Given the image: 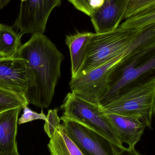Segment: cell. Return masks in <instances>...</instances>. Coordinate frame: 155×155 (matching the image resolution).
<instances>
[{"instance_id": "obj_10", "label": "cell", "mask_w": 155, "mask_h": 155, "mask_svg": "<svg viewBox=\"0 0 155 155\" xmlns=\"http://www.w3.org/2000/svg\"><path fill=\"white\" fill-rule=\"evenodd\" d=\"M26 86L24 60L17 56L0 60V87L24 95Z\"/></svg>"}, {"instance_id": "obj_2", "label": "cell", "mask_w": 155, "mask_h": 155, "mask_svg": "<svg viewBox=\"0 0 155 155\" xmlns=\"http://www.w3.org/2000/svg\"><path fill=\"white\" fill-rule=\"evenodd\" d=\"M155 69V39L141 45L124 58L110 74L100 104L153 77Z\"/></svg>"}, {"instance_id": "obj_14", "label": "cell", "mask_w": 155, "mask_h": 155, "mask_svg": "<svg viewBox=\"0 0 155 155\" xmlns=\"http://www.w3.org/2000/svg\"><path fill=\"white\" fill-rule=\"evenodd\" d=\"M47 146L50 155H85L67 135L62 124L50 138Z\"/></svg>"}, {"instance_id": "obj_23", "label": "cell", "mask_w": 155, "mask_h": 155, "mask_svg": "<svg viewBox=\"0 0 155 155\" xmlns=\"http://www.w3.org/2000/svg\"><path fill=\"white\" fill-rule=\"evenodd\" d=\"M12 0H0V9H2L4 6H6Z\"/></svg>"}, {"instance_id": "obj_17", "label": "cell", "mask_w": 155, "mask_h": 155, "mask_svg": "<svg viewBox=\"0 0 155 155\" xmlns=\"http://www.w3.org/2000/svg\"><path fill=\"white\" fill-rule=\"evenodd\" d=\"M23 94L8 91L0 87V114L12 108L28 105Z\"/></svg>"}, {"instance_id": "obj_1", "label": "cell", "mask_w": 155, "mask_h": 155, "mask_svg": "<svg viewBox=\"0 0 155 155\" xmlns=\"http://www.w3.org/2000/svg\"><path fill=\"white\" fill-rule=\"evenodd\" d=\"M16 56L25 62L27 86L24 96L28 104L48 108L61 76L63 54L44 34H38L21 45Z\"/></svg>"}, {"instance_id": "obj_20", "label": "cell", "mask_w": 155, "mask_h": 155, "mask_svg": "<svg viewBox=\"0 0 155 155\" xmlns=\"http://www.w3.org/2000/svg\"><path fill=\"white\" fill-rule=\"evenodd\" d=\"M23 114L19 119H18V124L19 125L32 122L36 120H43L45 121L46 115L42 111L41 113H37L33 111L27 106L23 108Z\"/></svg>"}, {"instance_id": "obj_3", "label": "cell", "mask_w": 155, "mask_h": 155, "mask_svg": "<svg viewBox=\"0 0 155 155\" xmlns=\"http://www.w3.org/2000/svg\"><path fill=\"white\" fill-rule=\"evenodd\" d=\"M155 24L146 27L135 43L128 50L86 74L71 78L69 83L71 92L90 103L100 105L107 89L108 78L114 68L136 47L155 40Z\"/></svg>"}, {"instance_id": "obj_15", "label": "cell", "mask_w": 155, "mask_h": 155, "mask_svg": "<svg viewBox=\"0 0 155 155\" xmlns=\"http://www.w3.org/2000/svg\"><path fill=\"white\" fill-rule=\"evenodd\" d=\"M22 36L15 32L12 27L0 24V60L16 56L22 45Z\"/></svg>"}, {"instance_id": "obj_5", "label": "cell", "mask_w": 155, "mask_h": 155, "mask_svg": "<svg viewBox=\"0 0 155 155\" xmlns=\"http://www.w3.org/2000/svg\"><path fill=\"white\" fill-rule=\"evenodd\" d=\"M102 106L112 113L136 118L152 128L155 112V76L134 86Z\"/></svg>"}, {"instance_id": "obj_18", "label": "cell", "mask_w": 155, "mask_h": 155, "mask_svg": "<svg viewBox=\"0 0 155 155\" xmlns=\"http://www.w3.org/2000/svg\"><path fill=\"white\" fill-rule=\"evenodd\" d=\"M155 6V0H129L123 20Z\"/></svg>"}, {"instance_id": "obj_21", "label": "cell", "mask_w": 155, "mask_h": 155, "mask_svg": "<svg viewBox=\"0 0 155 155\" xmlns=\"http://www.w3.org/2000/svg\"><path fill=\"white\" fill-rule=\"evenodd\" d=\"M75 8L91 17L93 14L89 5V0H68Z\"/></svg>"}, {"instance_id": "obj_19", "label": "cell", "mask_w": 155, "mask_h": 155, "mask_svg": "<svg viewBox=\"0 0 155 155\" xmlns=\"http://www.w3.org/2000/svg\"><path fill=\"white\" fill-rule=\"evenodd\" d=\"M61 120L57 109H50L48 111L45 121L44 129L49 138H51L53 136L56 129L61 126Z\"/></svg>"}, {"instance_id": "obj_11", "label": "cell", "mask_w": 155, "mask_h": 155, "mask_svg": "<svg viewBox=\"0 0 155 155\" xmlns=\"http://www.w3.org/2000/svg\"><path fill=\"white\" fill-rule=\"evenodd\" d=\"M99 107L115 128L121 142L128 145L129 148H135L146 126L136 118L109 112L101 104Z\"/></svg>"}, {"instance_id": "obj_12", "label": "cell", "mask_w": 155, "mask_h": 155, "mask_svg": "<svg viewBox=\"0 0 155 155\" xmlns=\"http://www.w3.org/2000/svg\"><path fill=\"white\" fill-rule=\"evenodd\" d=\"M23 107L0 114V155H18L16 141L19 115Z\"/></svg>"}, {"instance_id": "obj_13", "label": "cell", "mask_w": 155, "mask_h": 155, "mask_svg": "<svg viewBox=\"0 0 155 155\" xmlns=\"http://www.w3.org/2000/svg\"><path fill=\"white\" fill-rule=\"evenodd\" d=\"M90 32H77L66 35V44L70 51L71 60V78L77 76L83 67L86 57V48L93 35Z\"/></svg>"}, {"instance_id": "obj_8", "label": "cell", "mask_w": 155, "mask_h": 155, "mask_svg": "<svg viewBox=\"0 0 155 155\" xmlns=\"http://www.w3.org/2000/svg\"><path fill=\"white\" fill-rule=\"evenodd\" d=\"M62 0H21L20 12L13 27L22 35L44 34L49 16Z\"/></svg>"}, {"instance_id": "obj_9", "label": "cell", "mask_w": 155, "mask_h": 155, "mask_svg": "<svg viewBox=\"0 0 155 155\" xmlns=\"http://www.w3.org/2000/svg\"><path fill=\"white\" fill-rule=\"evenodd\" d=\"M129 0H105L103 5L91 15L96 33L112 31L123 20Z\"/></svg>"}, {"instance_id": "obj_4", "label": "cell", "mask_w": 155, "mask_h": 155, "mask_svg": "<svg viewBox=\"0 0 155 155\" xmlns=\"http://www.w3.org/2000/svg\"><path fill=\"white\" fill-rule=\"evenodd\" d=\"M145 28L131 30L118 27L108 32L94 33L87 45L85 61L76 77L86 74L128 50Z\"/></svg>"}, {"instance_id": "obj_7", "label": "cell", "mask_w": 155, "mask_h": 155, "mask_svg": "<svg viewBox=\"0 0 155 155\" xmlns=\"http://www.w3.org/2000/svg\"><path fill=\"white\" fill-rule=\"evenodd\" d=\"M67 135L85 155H144L135 148H122L83 125L62 120Z\"/></svg>"}, {"instance_id": "obj_16", "label": "cell", "mask_w": 155, "mask_h": 155, "mask_svg": "<svg viewBox=\"0 0 155 155\" xmlns=\"http://www.w3.org/2000/svg\"><path fill=\"white\" fill-rule=\"evenodd\" d=\"M155 24V6L150 7L126 19L118 28L122 29H143Z\"/></svg>"}, {"instance_id": "obj_24", "label": "cell", "mask_w": 155, "mask_h": 155, "mask_svg": "<svg viewBox=\"0 0 155 155\" xmlns=\"http://www.w3.org/2000/svg\"><path fill=\"white\" fill-rule=\"evenodd\" d=\"M18 155H20V154Z\"/></svg>"}, {"instance_id": "obj_22", "label": "cell", "mask_w": 155, "mask_h": 155, "mask_svg": "<svg viewBox=\"0 0 155 155\" xmlns=\"http://www.w3.org/2000/svg\"><path fill=\"white\" fill-rule=\"evenodd\" d=\"M105 0H89V5L93 13L103 4Z\"/></svg>"}, {"instance_id": "obj_6", "label": "cell", "mask_w": 155, "mask_h": 155, "mask_svg": "<svg viewBox=\"0 0 155 155\" xmlns=\"http://www.w3.org/2000/svg\"><path fill=\"white\" fill-rule=\"evenodd\" d=\"M61 108L63 110L61 120L67 119L83 125L105 138L115 145L125 148L118 134L99 105L90 103L73 92L66 96Z\"/></svg>"}]
</instances>
